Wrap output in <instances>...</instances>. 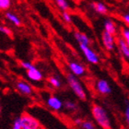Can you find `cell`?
Here are the masks:
<instances>
[{
	"instance_id": "6da1fadb",
	"label": "cell",
	"mask_w": 129,
	"mask_h": 129,
	"mask_svg": "<svg viewBox=\"0 0 129 129\" xmlns=\"http://www.w3.org/2000/svg\"><path fill=\"white\" fill-rule=\"evenodd\" d=\"M91 114L97 124L102 129H112V122L107 111L100 104H93L91 107Z\"/></svg>"
},
{
	"instance_id": "7a4b0ae2",
	"label": "cell",
	"mask_w": 129,
	"mask_h": 129,
	"mask_svg": "<svg viewBox=\"0 0 129 129\" xmlns=\"http://www.w3.org/2000/svg\"><path fill=\"white\" fill-rule=\"evenodd\" d=\"M78 78V77L75 76L71 72L67 73V76H66V79H67V84H68L70 89L77 96V98L79 99L80 101H86L87 100L86 90H85L84 87L82 86V84H81V82L79 81V79Z\"/></svg>"
},
{
	"instance_id": "3957f363",
	"label": "cell",
	"mask_w": 129,
	"mask_h": 129,
	"mask_svg": "<svg viewBox=\"0 0 129 129\" xmlns=\"http://www.w3.org/2000/svg\"><path fill=\"white\" fill-rule=\"evenodd\" d=\"M79 49L82 52L83 55L85 56L86 60L89 63L92 64H97L100 62V57L99 55L92 50L89 45H86V44H79Z\"/></svg>"
},
{
	"instance_id": "277c9868",
	"label": "cell",
	"mask_w": 129,
	"mask_h": 129,
	"mask_svg": "<svg viewBox=\"0 0 129 129\" xmlns=\"http://www.w3.org/2000/svg\"><path fill=\"white\" fill-rule=\"evenodd\" d=\"M102 43L106 51L112 52L115 48L117 44V40H115L114 35L111 34L106 30H103L102 33Z\"/></svg>"
},
{
	"instance_id": "5b68a950",
	"label": "cell",
	"mask_w": 129,
	"mask_h": 129,
	"mask_svg": "<svg viewBox=\"0 0 129 129\" xmlns=\"http://www.w3.org/2000/svg\"><path fill=\"white\" fill-rule=\"evenodd\" d=\"M22 129H41L40 123L37 119L28 113H23L20 116Z\"/></svg>"
},
{
	"instance_id": "8992f818",
	"label": "cell",
	"mask_w": 129,
	"mask_h": 129,
	"mask_svg": "<svg viewBox=\"0 0 129 129\" xmlns=\"http://www.w3.org/2000/svg\"><path fill=\"white\" fill-rule=\"evenodd\" d=\"M45 103L51 110L54 111V112H60L64 109V101H62L59 97L55 96V95L49 96L46 99Z\"/></svg>"
},
{
	"instance_id": "52a82bcc",
	"label": "cell",
	"mask_w": 129,
	"mask_h": 129,
	"mask_svg": "<svg viewBox=\"0 0 129 129\" xmlns=\"http://www.w3.org/2000/svg\"><path fill=\"white\" fill-rule=\"evenodd\" d=\"M95 89H96V91L101 95L105 96V95H109L112 93V87L108 80L104 78H100L96 81Z\"/></svg>"
},
{
	"instance_id": "ba28073f",
	"label": "cell",
	"mask_w": 129,
	"mask_h": 129,
	"mask_svg": "<svg viewBox=\"0 0 129 129\" xmlns=\"http://www.w3.org/2000/svg\"><path fill=\"white\" fill-rule=\"evenodd\" d=\"M67 67L70 72L77 77H83L86 74V68L80 63L71 61V62H68Z\"/></svg>"
},
{
	"instance_id": "9c48e42d",
	"label": "cell",
	"mask_w": 129,
	"mask_h": 129,
	"mask_svg": "<svg viewBox=\"0 0 129 129\" xmlns=\"http://www.w3.org/2000/svg\"><path fill=\"white\" fill-rule=\"evenodd\" d=\"M15 88L19 93H21L24 96H30L33 93V89L30 84L24 80L17 81L15 84Z\"/></svg>"
},
{
	"instance_id": "30bf717a",
	"label": "cell",
	"mask_w": 129,
	"mask_h": 129,
	"mask_svg": "<svg viewBox=\"0 0 129 129\" xmlns=\"http://www.w3.org/2000/svg\"><path fill=\"white\" fill-rule=\"evenodd\" d=\"M27 71V77L31 81H34V82H40V81L43 80V73L41 72V70H39L37 67H33L30 69L26 70Z\"/></svg>"
},
{
	"instance_id": "8fae6325",
	"label": "cell",
	"mask_w": 129,
	"mask_h": 129,
	"mask_svg": "<svg viewBox=\"0 0 129 129\" xmlns=\"http://www.w3.org/2000/svg\"><path fill=\"white\" fill-rule=\"evenodd\" d=\"M117 46H118L119 51L122 54V55L125 59L129 60V45L124 42V40L122 37L117 39Z\"/></svg>"
},
{
	"instance_id": "7c38bea8",
	"label": "cell",
	"mask_w": 129,
	"mask_h": 129,
	"mask_svg": "<svg viewBox=\"0 0 129 129\" xmlns=\"http://www.w3.org/2000/svg\"><path fill=\"white\" fill-rule=\"evenodd\" d=\"M5 17H6V19H8L9 22H11L14 26H17V27L21 26V20H20V19L17 16L16 14L12 13L10 11H6Z\"/></svg>"
},
{
	"instance_id": "4fadbf2b",
	"label": "cell",
	"mask_w": 129,
	"mask_h": 129,
	"mask_svg": "<svg viewBox=\"0 0 129 129\" xmlns=\"http://www.w3.org/2000/svg\"><path fill=\"white\" fill-rule=\"evenodd\" d=\"M92 9L98 14L105 15L108 13V8L102 2H93L91 4Z\"/></svg>"
},
{
	"instance_id": "5bb4252c",
	"label": "cell",
	"mask_w": 129,
	"mask_h": 129,
	"mask_svg": "<svg viewBox=\"0 0 129 129\" xmlns=\"http://www.w3.org/2000/svg\"><path fill=\"white\" fill-rule=\"evenodd\" d=\"M103 27H104V30L107 32L111 33L113 35H115L117 33V28H116L115 23L112 20V19H105L104 23H103Z\"/></svg>"
},
{
	"instance_id": "9a60e30c",
	"label": "cell",
	"mask_w": 129,
	"mask_h": 129,
	"mask_svg": "<svg viewBox=\"0 0 129 129\" xmlns=\"http://www.w3.org/2000/svg\"><path fill=\"white\" fill-rule=\"evenodd\" d=\"M75 39L77 40V42L78 43V44H86V45H89L90 43V40L89 38L87 36V34L83 33L80 31H76L74 33Z\"/></svg>"
},
{
	"instance_id": "2e32d148",
	"label": "cell",
	"mask_w": 129,
	"mask_h": 129,
	"mask_svg": "<svg viewBox=\"0 0 129 129\" xmlns=\"http://www.w3.org/2000/svg\"><path fill=\"white\" fill-rule=\"evenodd\" d=\"M48 83L54 89H60L62 87V81L57 76H51L48 78Z\"/></svg>"
},
{
	"instance_id": "e0dca14e",
	"label": "cell",
	"mask_w": 129,
	"mask_h": 129,
	"mask_svg": "<svg viewBox=\"0 0 129 129\" xmlns=\"http://www.w3.org/2000/svg\"><path fill=\"white\" fill-rule=\"evenodd\" d=\"M64 109L69 112H76L78 109V103L73 102L71 100H64Z\"/></svg>"
},
{
	"instance_id": "ac0fdd59",
	"label": "cell",
	"mask_w": 129,
	"mask_h": 129,
	"mask_svg": "<svg viewBox=\"0 0 129 129\" xmlns=\"http://www.w3.org/2000/svg\"><path fill=\"white\" fill-rule=\"evenodd\" d=\"M54 2L60 10L66 11L68 10V8H69V4L67 2V0H54Z\"/></svg>"
},
{
	"instance_id": "d6986e66",
	"label": "cell",
	"mask_w": 129,
	"mask_h": 129,
	"mask_svg": "<svg viewBox=\"0 0 129 129\" xmlns=\"http://www.w3.org/2000/svg\"><path fill=\"white\" fill-rule=\"evenodd\" d=\"M79 127L81 129H97L95 124H93V122L89 121V120H83L82 124Z\"/></svg>"
},
{
	"instance_id": "ffe728a7",
	"label": "cell",
	"mask_w": 129,
	"mask_h": 129,
	"mask_svg": "<svg viewBox=\"0 0 129 129\" xmlns=\"http://www.w3.org/2000/svg\"><path fill=\"white\" fill-rule=\"evenodd\" d=\"M11 0H0V9L3 11H8L10 8Z\"/></svg>"
},
{
	"instance_id": "44dd1931",
	"label": "cell",
	"mask_w": 129,
	"mask_h": 129,
	"mask_svg": "<svg viewBox=\"0 0 129 129\" xmlns=\"http://www.w3.org/2000/svg\"><path fill=\"white\" fill-rule=\"evenodd\" d=\"M121 37L124 40V42L129 45V27L123 28L121 30Z\"/></svg>"
},
{
	"instance_id": "7402d4cb",
	"label": "cell",
	"mask_w": 129,
	"mask_h": 129,
	"mask_svg": "<svg viewBox=\"0 0 129 129\" xmlns=\"http://www.w3.org/2000/svg\"><path fill=\"white\" fill-rule=\"evenodd\" d=\"M62 19L66 23L70 24V23L72 22V16L70 15V13L67 10L62 11Z\"/></svg>"
},
{
	"instance_id": "603a6c76",
	"label": "cell",
	"mask_w": 129,
	"mask_h": 129,
	"mask_svg": "<svg viewBox=\"0 0 129 129\" xmlns=\"http://www.w3.org/2000/svg\"><path fill=\"white\" fill-rule=\"evenodd\" d=\"M11 129H22V124L20 117H17L12 123V127Z\"/></svg>"
},
{
	"instance_id": "cb8c5ba5",
	"label": "cell",
	"mask_w": 129,
	"mask_h": 129,
	"mask_svg": "<svg viewBox=\"0 0 129 129\" xmlns=\"http://www.w3.org/2000/svg\"><path fill=\"white\" fill-rule=\"evenodd\" d=\"M19 64H20L22 68H24L25 70L30 69V68L34 67V64H32L31 63L28 62V61H20V62H19Z\"/></svg>"
},
{
	"instance_id": "d4e9b609",
	"label": "cell",
	"mask_w": 129,
	"mask_h": 129,
	"mask_svg": "<svg viewBox=\"0 0 129 129\" xmlns=\"http://www.w3.org/2000/svg\"><path fill=\"white\" fill-rule=\"evenodd\" d=\"M0 31L2 32L3 34L8 35V36H10L11 33H12L10 29L8 27H7V26H5V25H1L0 26Z\"/></svg>"
},
{
	"instance_id": "484cf974",
	"label": "cell",
	"mask_w": 129,
	"mask_h": 129,
	"mask_svg": "<svg viewBox=\"0 0 129 129\" xmlns=\"http://www.w3.org/2000/svg\"><path fill=\"white\" fill-rule=\"evenodd\" d=\"M124 118L127 124L129 125V102H125V107H124Z\"/></svg>"
},
{
	"instance_id": "4316f807",
	"label": "cell",
	"mask_w": 129,
	"mask_h": 129,
	"mask_svg": "<svg viewBox=\"0 0 129 129\" xmlns=\"http://www.w3.org/2000/svg\"><path fill=\"white\" fill-rule=\"evenodd\" d=\"M121 19L124 24L126 25L127 27H129V12H126V13L123 14L121 17Z\"/></svg>"
},
{
	"instance_id": "83f0119b",
	"label": "cell",
	"mask_w": 129,
	"mask_h": 129,
	"mask_svg": "<svg viewBox=\"0 0 129 129\" xmlns=\"http://www.w3.org/2000/svg\"><path fill=\"white\" fill-rule=\"evenodd\" d=\"M82 122H83V119H81V118L75 119V124L76 125H78V126H80L81 124H82Z\"/></svg>"
}]
</instances>
